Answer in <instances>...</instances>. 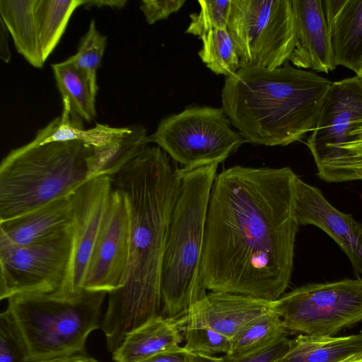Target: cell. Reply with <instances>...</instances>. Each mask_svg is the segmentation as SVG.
Wrapping results in <instances>:
<instances>
[{
  "mask_svg": "<svg viewBox=\"0 0 362 362\" xmlns=\"http://www.w3.org/2000/svg\"><path fill=\"white\" fill-rule=\"evenodd\" d=\"M289 167L235 165L216 175L208 206L203 287L274 301L287 288L299 223Z\"/></svg>",
  "mask_w": 362,
  "mask_h": 362,
  "instance_id": "6da1fadb",
  "label": "cell"
},
{
  "mask_svg": "<svg viewBox=\"0 0 362 362\" xmlns=\"http://www.w3.org/2000/svg\"><path fill=\"white\" fill-rule=\"evenodd\" d=\"M130 211V250L123 286L109 293L102 321L108 350L161 315L162 262L171 214L179 189V168L159 146H148L112 177Z\"/></svg>",
  "mask_w": 362,
  "mask_h": 362,
  "instance_id": "7a4b0ae2",
  "label": "cell"
},
{
  "mask_svg": "<svg viewBox=\"0 0 362 362\" xmlns=\"http://www.w3.org/2000/svg\"><path fill=\"white\" fill-rule=\"evenodd\" d=\"M332 83L288 62L242 66L225 79L222 109L246 142L285 146L314 131Z\"/></svg>",
  "mask_w": 362,
  "mask_h": 362,
  "instance_id": "3957f363",
  "label": "cell"
},
{
  "mask_svg": "<svg viewBox=\"0 0 362 362\" xmlns=\"http://www.w3.org/2000/svg\"><path fill=\"white\" fill-rule=\"evenodd\" d=\"M219 164L179 168V189L162 262L161 315H182L206 294L200 279L206 222Z\"/></svg>",
  "mask_w": 362,
  "mask_h": 362,
  "instance_id": "277c9868",
  "label": "cell"
},
{
  "mask_svg": "<svg viewBox=\"0 0 362 362\" xmlns=\"http://www.w3.org/2000/svg\"><path fill=\"white\" fill-rule=\"evenodd\" d=\"M93 147L79 141L30 143L0 165V221L18 217L73 192L89 180Z\"/></svg>",
  "mask_w": 362,
  "mask_h": 362,
  "instance_id": "5b68a950",
  "label": "cell"
},
{
  "mask_svg": "<svg viewBox=\"0 0 362 362\" xmlns=\"http://www.w3.org/2000/svg\"><path fill=\"white\" fill-rule=\"evenodd\" d=\"M106 293L82 289L71 296L29 293L8 298L7 308L23 334L31 362L84 354L88 334L98 327Z\"/></svg>",
  "mask_w": 362,
  "mask_h": 362,
  "instance_id": "8992f818",
  "label": "cell"
},
{
  "mask_svg": "<svg viewBox=\"0 0 362 362\" xmlns=\"http://www.w3.org/2000/svg\"><path fill=\"white\" fill-rule=\"evenodd\" d=\"M231 124L222 107L193 106L161 120L148 140L182 168L220 164L246 143Z\"/></svg>",
  "mask_w": 362,
  "mask_h": 362,
  "instance_id": "52a82bcc",
  "label": "cell"
},
{
  "mask_svg": "<svg viewBox=\"0 0 362 362\" xmlns=\"http://www.w3.org/2000/svg\"><path fill=\"white\" fill-rule=\"evenodd\" d=\"M227 29L240 67L279 68L288 62L296 42L291 0H232Z\"/></svg>",
  "mask_w": 362,
  "mask_h": 362,
  "instance_id": "ba28073f",
  "label": "cell"
},
{
  "mask_svg": "<svg viewBox=\"0 0 362 362\" xmlns=\"http://www.w3.org/2000/svg\"><path fill=\"white\" fill-rule=\"evenodd\" d=\"M272 310L291 332L332 336L362 320V279L304 285L273 301Z\"/></svg>",
  "mask_w": 362,
  "mask_h": 362,
  "instance_id": "9c48e42d",
  "label": "cell"
},
{
  "mask_svg": "<svg viewBox=\"0 0 362 362\" xmlns=\"http://www.w3.org/2000/svg\"><path fill=\"white\" fill-rule=\"evenodd\" d=\"M74 247V223L62 233L40 243L0 247V299L29 293L64 294Z\"/></svg>",
  "mask_w": 362,
  "mask_h": 362,
  "instance_id": "30bf717a",
  "label": "cell"
},
{
  "mask_svg": "<svg viewBox=\"0 0 362 362\" xmlns=\"http://www.w3.org/2000/svg\"><path fill=\"white\" fill-rule=\"evenodd\" d=\"M130 250V211L126 197L115 189L81 284L83 289L107 293L124 282Z\"/></svg>",
  "mask_w": 362,
  "mask_h": 362,
  "instance_id": "8fae6325",
  "label": "cell"
},
{
  "mask_svg": "<svg viewBox=\"0 0 362 362\" xmlns=\"http://www.w3.org/2000/svg\"><path fill=\"white\" fill-rule=\"evenodd\" d=\"M362 121V78L332 82L324 99L315 129L307 145L317 164L338 156L339 146Z\"/></svg>",
  "mask_w": 362,
  "mask_h": 362,
  "instance_id": "7c38bea8",
  "label": "cell"
},
{
  "mask_svg": "<svg viewBox=\"0 0 362 362\" xmlns=\"http://www.w3.org/2000/svg\"><path fill=\"white\" fill-rule=\"evenodd\" d=\"M112 189V178L101 175L88 180L71 193L74 247L64 296L83 289L81 284Z\"/></svg>",
  "mask_w": 362,
  "mask_h": 362,
  "instance_id": "4fadbf2b",
  "label": "cell"
},
{
  "mask_svg": "<svg viewBox=\"0 0 362 362\" xmlns=\"http://www.w3.org/2000/svg\"><path fill=\"white\" fill-rule=\"evenodd\" d=\"M296 214L299 225H314L327 233L348 257L354 272L362 273V224L334 207L321 190L295 180Z\"/></svg>",
  "mask_w": 362,
  "mask_h": 362,
  "instance_id": "5bb4252c",
  "label": "cell"
},
{
  "mask_svg": "<svg viewBox=\"0 0 362 362\" xmlns=\"http://www.w3.org/2000/svg\"><path fill=\"white\" fill-rule=\"evenodd\" d=\"M273 301L228 292L210 291L179 316L185 327H206L232 339L261 316Z\"/></svg>",
  "mask_w": 362,
  "mask_h": 362,
  "instance_id": "9a60e30c",
  "label": "cell"
},
{
  "mask_svg": "<svg viewBox=\"0 0 362 362\" xmlns=\"http://www.w3.org/2000/svg\"><path fill=\"white\" fill-rule=\"evenodd\" d=\"M296 42L288 62L298 69L329 73L336 68L323 1L291 0Z\"/></svg>",
  "mask_w": 362,
  "mask_h": 362,
  "instance_id": "2e32d148",
  "label": "cell"
},
{
  "mask_svg": "<svg viewBox=\"0 0 362 362\" xmlns=\"http://www.w3.org/2000/svg\"><path fill=\"white\" fill-rule=\"evenodd\" d=\"M72 223L70 194L18 217L0 221V247L40 243L62 233Z\"/></svg>",
  "mask_w": 362,
  "mask_h": 362,
  "instance_id": "e0dca14e",
  "label": "cell"
},
{
  "mask_svg": "<svg viewBox=\"0 0 362 362\" xmlns=\"http://www.w3.org/2000/svg\"><path fill=\"white\" fill-rule=\"evenodd\" d=\"M183 325L179 317L157 316L129 333L112 353L116 362H140L180 347Z\"/></svg>",
  "mask_w": 362,
  "mask_h": 362,
  "instance_id": "ac0fdd59",
  "label": "cell"
},
{
  "mask_svg": "<svg viewBox=\"0 0 362 362\" xmlns=\"http://www.w3.org/2000/svg\"><path fill=\"white\" fill-rule=\"evenodd\" d=\"M329 30L336 66L358 76L362 69V0H345Z\"/></svg>",
  "mask_w": 362,
  "mask_h": 362,
  "instance_id": "d6986e66",
  "label": "cell"
},
{
  "mask_svg": "<svg viewBox=\"0 0 362 362\" xmlns=\"http://www.w3.org/2000/svg\"><path fill=\"white\" fill-rule=\"evenodd\" d=\"M38 0H0V20L11 35L15 47L35 68L43 66L37 20Z\"/></svg>",
  "mask_w": 362,
  "mask_h": 362,
  "instance_id": "ffe728a7",
  "label": "cell"
},
{
  "mask_svg": "<svg viewBox=\"0 0 362 362\" xmlns=\"http://www.w3.org/2000/svg\"><path fill=\"white\" fill-rule=\"evenodd\" d=\"M362 351V333L334 337L300 334L289 340L278 362H340Z\"/></svg>",
  "mask_w": 362,
  "mask_h": 362,
  "instance_id": "44dd1931",
  "label": "cell"
},
{
  "mask_svg": "<svg viewBox=\"0 0 362 362\" xmlns=\"http://www.w3.org/2000/svg\"><path fill=\"white\" fill-rule=\"evenodd\" d=\"M61 117L51 121L46 127L40 129L33 140L36 144L52 142L79 141L95 148L109 144L129 130L126 127H112L97 123L89 129H84L83 121L72 118L68 103L62 102Z\"/></svg>",
  "mask_w": 362,
  "mask_h": 362,
  "instance_id": "7402d4cb",
  "label": "cell"
},
{
  "mask_svg": "<svg viewBox=\"0 0 362 362\" xmlns=\"http://www.w3.org/2000/svg\"><path fill=\"white\" fill-rule=\"evenodd\" d=\"M107 145L93 147L88 159L89 179L106 175L112 177L148 146L146 128L139 124Z\"/></svg>",
  "mask_w": 362,
  "mask_h": 362,
  "instance_id": "603a6c76",
  "label": "cell"
},
{
  "mask_svg": "<svg viewBox=\"0 0 362 362\" xmlns=\"http://www.w3.org/2000/svg\"><path fill=\"white\" fill-rule=\"evenodd\" d=\"M51 66L62 102L69 104L72 118L92 121L96 115V98L83 74L67 59Z\"/></svg>",
  "mask_w": 362,
  "mask_h": 362,
  "instance_id": "cb8c5ba5",
  "label": "cell"
},
{
  "mask_svg": "<svg viewBox=\"0 0 362 362\" xmlns=\"http://www.w3.org/2000/svg\"><path fill=\"white\" fill-rule=\"evenodd\" d=\"M85 0H38V42L43 63L58 45L74 11Z\"/></svg>",
  "mask_w": 362,
  "mask_h": 362,
  "instance_id": "d4e9b609",
  "label": "cell"
},
{
  "mask_svg": "<svg viewBox=\"0 0 362 362\" xmlns=\"http://www.w3.org/2000/svg\"><path fill=\"white\" fill-rule=\"evenodd\" d=\"M289 332L281 317L272 310L250 323L235 336L231 339L230 351L225 356L232 358L246 356L288 337Z\"/></svg>",
  "mask_w": 362,
  "mask_h": 362,
  "instance_id": "484cf974",
  "label": "cell"
},
{
  "mask_svg": "<svg viewBox=\"0 0 362 362\" xmlns=\"http://www.w3.org/2000/svg\"><path fill=\"white\" fill-rule=\"evenodd\" d=\"M199 39L202 47L199 57L212 72L227 78L239 70L240 58L227 28L211 30Z\"/></svg>",
  "mask_w": 362,
  "mask_h": 362,
  "instance_id": "4316f807",
  "label": "cell"
},
{
  "mask_svg": "<svg viewBox=\"0 0 362 362\" xmlns=\"http://www.w3.org/2000/svg\"><path fill=\"white\" fill-rule=\"evenodd\" d=\"M107 45V36L96 28L95 21L91 20L88 29L81 38L77 52L67 59L74 64L87 78L91 92L96 98L97 70L99 68Z\"/></svg>",
  "mask_w": 362,
  "mask_h": 362,
  "instance_id": "83f0119b",
  "label": "cell"
},
{
  "mask_svg": "<svg viewBox=\"0 0 362 362\" xmlns=\"http://www.w3.org/2000/svg\"><path fill=\"white\" fill-rule=\"evenodd\" d=\"M0 362H31L25 339L8 308L0 315Z\"/></svg>",
  "mask_w": 362,
  "mask_h": 362,
  "instance_id": "f1b7e54d",
  "label": "cell"
},
{
  "mask_svg": "<svg viewBox=\"0 0 362 362\" xmlns=\"http://www.w3.org/2000/svg\"><path fill=\"white\" fill-rule=\"evenodd\" d=\"M232 0H199V11L192 13L191 21L185 30L187 34L202 36L209 32L227 28Z\"/></svg>",
  "mask_w": 362,
  "mask_h": 362,
  "instance_id": "f546056e",
  "label": "cell"
},
{
  "mask_svg": "<svg viewBox=\"0 0 362 362\" xmlns=\"http://www.w3.org/2000/svg\"><path fill=\"white\" fill-rule=\"evenodd\" d=\"M185 345L190 354L215 356L227 355L231 348V339L206 327H185L183 330Z\"/></svg>",
  "mask_w": 362,
  "mask_h": 362,
  "instance_id": "4dcf8cb0",
  "label": "cell"
},
{
  "mask_svg": "<svg viewBox=\"0 0 362 362\" xmlns=\"http://www.w3.org/2000/svg\"><path fill=\"white\" fill-rule=\"evenodd\" d=\"M316 165L317 175L327 182L362 180V155H345Z\"/></svg>",
  "mask_w": 362,
  "mask_h": 362,
  "instance_id": "1f68e13d",
  "label": "cell"
},
{
  "mask_svg": "<svg viewBox=\"0 0 362 362\" xmlns=\"http://www.w3.org/2000/svg\"><path fill=\"white\" fill-rule=\"evenodd\" d=\"M185 2V0H142L140 9L146 22L152 25L177 12Z\"/></svg>",
  "mask_w": 362,
  "mask_h": 362,
  "instance_id": "d6a6232c",
  "label": "cell"
},
{
  "mask_svg": "<svg viewBox=\"0 0 362 362\" xmlns=\"http://www.w3.org/2000/svg\"><path fill=\"white\" fill-rule=\"evenodd\" d=\"M289 339L283 337L270 346L246 356L232 358L225 355L222 358L225 362H278L288 347Z\"/></svg>",
  "mask_w": 362,
  "mask_h": 362,
  "instance_id": "836d02e7",
  "label": "cell"
},
{
  "mask_svg": "<svg viewBox=\"0 0 362 362\" xmlns=\"http://www.w3.org/2000/svg\"><path fill=\"white\" fill-rule=\"evenodd\" d=\"M140 362H190V353L184 346L164 351Z\"/></svg>",
  "mask_w": 362,
  "mask_h": 362,
  "instance_id": "e575fe53",
  "label": "cell"
},
{
  "mask_svg": "<svg viewBox=\"0 0 362 362\" xmlns=\"http://www.w3.org/2000/svg\"><path fill=\"white\" fill-rule=\"evenodd\" d=\"M345 155H362V139L351 140L341 144L338 148L337 157Z\"/></svg>",
  "mask_w": 362,
  "mask_h": 362,
  "instance_id": "d590c367",
  "label": "cell"
},
{
  "mask_svg": "<svg viewBox=\"0 0 362 362\" xmlns=\"http://www.w3.org/2000/svg\"><path fill=\"white\" fill-rule=\"evenodd\" d=\"M0 21V57L4 62L8 63L11 59V52L8 44V31L3 21L1 20Z\"/></svg>",
  "mask_w": 362,
  "mask_h": 362,
  "instance_id": "8d00e7d4",
  "label": "cell"
},
{
  "mask_svg": "<svg viewBox=\"0 0 362 362\" xmlns=\"http://www.w3.org/2000/svg\"><path fill=\"white\" fill-rule=\"evenodd\" d=\"M127 3V0H92L85 1L83 6L86 8H90L93 6H96L98 8L108 6L112 8H123Z\"/></svg>",
  "mask_w": 362,
  "mask_h": 362,
  "instance_id": "74e56055",
  "label": "cell"
},
{
  "mask_svg": "<svg viewBox=\"0 0 362 362\" xmlns=\"http://www.w3.org/2000/svg\"><path fill=\"white\" fill-rule=\"evenodd\" d=\"M37 362H98L86 355V353L70 356L67 357L41 361Z\"/></svg>",
  "mask_w": 362,
  "mask_h": 362,
  "instance_id": "f35d334b",
  "label": "cell"
},
{
  "mask_svg": "<svg viewBox=\"0 0 362 362\" xmlns=\"http://www.w3.org/2000/svg\"><path fill=\"white\" fill-rule=\"evenodd\" d=\"M190 362H225L222 357L190 354Z\"/></svg>",
  "mask_w": 362,
  "mask_h": 362,
  "instance_id": "ab89813d",
  "label": "cell"
},
{
  "mask_svg": "<svg viewBox=\"0 0 362 362\" xmlns=\"http://www.w3.org/2000/svg\"><path fill=\"white\" fill-rule=\"evenodd\" d=\"M356 139H362V121L358 122L349 134L347 141Z\"/></svg>",
  "mask_w": 362,
  "mask_h": 362,
  "instance_id": "60d3db41",
  "label": "cell"
},
{
  "mask_svg": "<svg viewBox=\"0 0 362 362\" xmlns=\"http://www.w3.org/2000/svg\"><path fill=\"white\" fill-rule=\"evenodd\" d=\"M340 362H362V351L354 354Z\"/></svg>",
  "mask_w": 362,
  "mask_h": 362,
  "instance_id": "b9f144b4",
  "label": "cell"
},
{
  "mask_svg": "<svg viewBox=\"0 0 362 362\" xmlns=\"http://www.w3.org/2000/svg\"><path fill=\"white\" fill-rule=\"evenodd\" d=\"M358 76L362 78V69Z\"/></svg>",
  "mask_w": 362,
  "mask_h": 362,
  "instance_id": "7bdbcfd3",
  "label": "cell"
},
{
  "mask_svg": "<svg viewBox=\"0 0 362 362\" xmlns=\"http://www.w3.org/2000/svg\"><path fill=\"white\" fill-rule=\"evenodd\" d=\"M360 332H361V333H362V330H361Z\"/></svg>",
  "mask_w": 362,
  "mask_h": 362,
  "instance_id": "ee69618b",
  "label": "cell"
}]
</instances>
